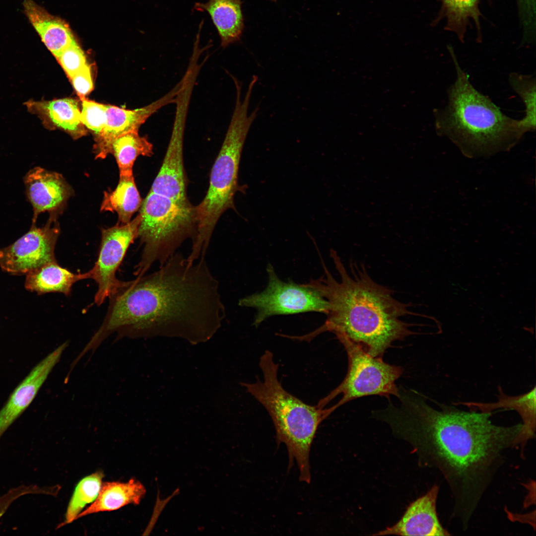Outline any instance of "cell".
Returning a JSON list of instances; mask_svg holds the SVG:
<instances>
[{
	"mask_svg": "<svg viewBox=\"0 0 536 536\" xmlns=\"http://www.w3.org/2000/svg\"><path fill=\"white\" fill-rule=\"evenodd\" d=\"M269 0V1H276V0Z\"/></svg>",
	"mask_w": 536,
	"mask_h": 536,
	"instance_id": "obj_33",
	"label": "cell"
},
{
	"mask_svg": "<svg viewBox=\"0 0 536 536\" xmlns=\"http://www.w3.org/2000/svg\"><path fill=\"white\" fill-rule=\"evenodd\" d=\"M103 477V472L98 471L83 477L78 482L68 503L65 521L60 526L76 520L84 507L95 500Z\"/></svg>",
	"mask_w": 536,
	"mask_h": 536,
	"instance_id": "obj_26",
	"label": "cell"
},
{
	"mask_svg": "<svg viewBox=\"0 0 536 536\" xmlns=\"http://www.w3.org/2000/svg\"><path fill=\"white\" fill-rule=\"evenodd\" d=\"M70 79L87 63L84 52L73 41L56 58Z\"/></svg>",
	"mask_w": 536,
	"mask_h": 536,
	"instance_id": "obj_29",
	"label": "cell"
},
{
	"mask_svg": "<svg viewBox=\"0 0 536 536\" xmlns=\"http://www.w3.org/2000/svg\"><path fill=\"white\" fill-rule=\"evenodd\" d=\"M509 83L524 103L525 116L522 119L523 125L528 132L536 129V79L532 75L512 73Z\"/></svg>",
	"mask_w": 536,
	"mask_h": 536,
	"instance_id": "obj_27",
	"label": "cell"
},
{
	"mask_svg": "<svg viewBox=\"0 0 536 536\" xmlns=\"http://www.w3.org/2000/svg\"><path fill=\"white\" fill-rule=\"evenodd\" d=\"M141 216L139 214L126 224L117 225L101 231V242L98 257L93 268L88 272L90 278L95 280L98 289L94 303L101 305L117 289L122 281L116 276L130 245L137 237Z\"/></svg>",
	"mask_w": 536,
	"mask_h": 536,
	"instance_id": "obj_12",
	"label": "cell"
},
{
	"mask_svg": "<svg viewBox=\"0 0 536 536\" xmlns=\"http://www.w3.org/2000/svg\"><path fill=\"white\" fill-rule=\"evenodd\" d=\"M70 79L80 97H84L93 88L90 67L88 64L76 72Z\"/></svg>",
	"mask_w": 536,
	"mask_h": 536,
	"instance_id": "obj_31",
	"label": "cell"
},
{
	"mask_svg": "<svg viewBox=\"0 0 536 536\" xmlns=\"http://www.w3.org/2000/svg\"><path fill=\"white\" fill-rule=\"evenodd\" d=\"M268 283L262 292L239 299L241 307L254 308L257 313L253 322L257 327L268 318L315 312L327 314L329 303L320 293L306 283L285 282L277 275L273 266L267 267Z\"/></svg>",
	"mask_w": 536,
	"mask_h": 536,
	"instance_id": "obj_9",
	"label": "cell"
},
{
	"mask_svg": "<svg viewBox=\"0 0 536 536\" xmlns=\"http://www.w3.org/2000/svg\"><path fill=\"white\" fill-rule=\"evenodd\" d=\"M44 492V487L36 484L21 485L11 488L0 496V519L18 498L27 494H42Z\"/></svg>",
	"mask_w": 536,
	"mask_h": 536,
	"instance_id": "obj_30",
	"label": "cell"
},
{
	"mask_svg": "<svg viewBox=\"0 0 536 536\" xmlns=\"http://www.w3.org/2000/svg\"><path fill=\"white\" fill-rule=\"evenodd\" d=\"M67 346L63 343L41 360L13 391L0 410V439L30 405Z\"/></svg>",
	"mask_w": 536,
	"mask_h": 536,
	"instance_id": "obj_15",
	"label": "cell"
},
{
	"mask_svg": "<svg viewBox=\"0 0 536 536\" xmlns=\"http://www.w3.org/2000/svg\"><path fill=\"white\" fill-rule=\"evenodd\" d=\"M141 202L133 175L120 176L116 189L104 193L100 210L116 212L119 222L126 224L140 208Z\"/></svg>",
	"mask_w": 536,
	"mask_h": 536,
	"instance_id": "obj_23",
	"label": "cell"
},
{
	"mask_svg": "<svg viewBox=\"0 0 536 536\" xmlns=\"http://www.w3.org/2000/svg\"><path fill=\"white\" fill-rule=\"evenodd\" d=\"M60 234L55 214L43 227L32 224L30 230L9 246L0 249V267L11 274H27L57 262L55 249Z\"/></svg>",
	"mask_w": 536,
	"mask_h": 536,
	"instance_id": "obj_11",
	"label": "cell"
},
{
	"mask_svg": "<svg viewBox=\"0 0 536 536\" xmlns=\"http://www.w3.org/2000/svg\"><path fill=\"white\" fill-rule=\"evenodd\" d=\"M397 397L398 405L390 401L374 417L413 445L422 465L440 471L453 497L452 517L467 530L506 453L516 448L522 423L500 426L491 420L492 412L442 403L436 409L421 394L401 387Z\"/></svg>",
	"mask_w": 536,
	"mask_h": 536,
	"instance_id": "obj_1",
	"label": "cell"
},
{
	"mask_svg": "<svg viewBox=\"0 0 536 536\" xmlns=\"http://www.w3.org/2000/svg\"><path fill=\"white\" fill-rule=\"evenodd\" d=\"M139 213L137 238L143 248L135 267L137 276L144 275L154 263L163 265L186 239L193 241L198 224L196 206L151 191L141 202Z\"/></svg>",
	"mask_w": 536,
	"mask_h": 536,
	"instance_id": "obj_7",
	"label": "cell"
},
{
	"mask_svg": "<svg viewBox=\"0 0 536 536\" xmlns=\"http://www.w3.org/2000/svg\"><path fill=\"white\" fill-rule=\"evenodd\" d=\"M23 5L28 20L56 58L74 41L66 24L49 15L32 0H23Z\"/></svg>",
	"mask_w": 536,
	"mask_h": 536,
	"instance_id": "obj_21",
	"label": "cell"
},
{
	"mask_svg": "<svg viewBox=\"0 0 536 536\" xmlns=\"http://www.w3.org/2000/svg\"><path fill=\"white\" fill-rule=\"evenodd\" d=\"M81 100L80 121L93 132L95 137L103 130L106 122V105L80 97Z\"/></svg>",
	"mask_w": 536,
	"mask_h": 536,
	"instance_id": "obj_28",
	"label": "cell"
},
{
	"mask_svg": "<svg viewBox=\"0 0 536 536\" xmlns=\"http://www.w3.org/2000/svg\"><path fill=\"white\" fill-rule=\"evenodd\" d=\"M263 380L242 385L266 409L273 422L276 441L284 444L289 456V467L295 460L301 481L310 483L309 455L311 445L321 423L333 412L331 407L308 404L285 390L277 376L278 365L272 353L267 350L260 357Z\"/></svg>",
	"mask_w": 536,
	"mask_h": 536,
	"instance_id": "obj_5",
	"label": "cell"
},
{
	"mask_svg": "<svg viewBox=\"0 0 536 536\" xmlns=\"http://www.w3.org/2000/svg\"><path fill=\"white\" fill-rule=\"evenodd\" d=\"M183 84L182 79L170 91L151 103L134 110H126L106 105V122L99 135L95 137L94 146L96 158H105L111 152L113 141L130 132H138L147 119L162 107L175 103Z\"/></svg>",
	"mask_w": 536,
	"mask_h": 536,
	"instance_id": "obj_13",
	"label": "cell"
},
{
	"mask_svg": "<svg viewBox=\"0 0 536 536\" xmlns=\"http://www.w3.org/2000/svg\"><path fill=\"white\" fill-rule=\"evenodd\" d=\"M339 341L347 354V373L339 386L318 402V407L324 408L340 394L342 398L333 406L335 410L348 402L364 396L379 395L388 399L391 395L397 397L399 388L396 381L402 373L401 366L387 363L382 357L372 356L361 346L348 340Z\"/></svg>",
	"mask_w": 536,
	"mask_h": 536,
	"instance_id": "obj_8",
	"label": "cell"
},
{
	"mask_svg": "<svg viewBox=\"0 0 536 536\" xmlns=\"http://www.w3.org/2000/svg\"><path fill=\"white\" fill-rule=\"evenodd\" d=\"M233 114L222 146L212 166L206 194L196 206L197 230L188 258L192 262L205 256L213 231L222 214L235 208L234 196L238 190L239 166L249 131L257 117L259 108L250 114L252 90L248 89L241 99V89H236Z\"/></svg>",
	"mask_w": 536,
	"mask_h": 536,
	"instance_id": "obj_6",
	"label": "cell"
},
{
	"mask_svg": "<svg viewBox=\"0 0 536 536\" xmlns=\"http://www.w3.org/2000/svg\"><path fill=\"white\" fill-rule=\"evenodd\" d=\"M28 105L52 127L63 130L72 138L78 139L86 134L85 126L80 121L77 100L63 98L31 102Z\"/></svg>",
	"mask_w": 536,
	"mask_h": 536,
	"instance_id": "obj_19",
	"label": "cell"
},
{
	"mask_svg": "<svg viewBox=\"0 0 536 536\" xmlns=\"http://www.w3.org/2000/svg\"><path fill=\"white\" fill-rule=\"evenodd\" d=\"M480 0H440V14L432 23L444 17L446 20L445 28L454 32L461 41H463L468 25L473 22L479 32L480 15L479 3Z\"/></svg>",
	"mask_w": 536,
	"mask_h": 536,
	"instance_id": "obj_24",
	"label": "cell"
},
{
	"mask_svg": "<svg viewBox=\"0 0 536 536\" xmlns=\"http://www.w3.org/2000/svg\"><path fill=\"white\" fill-rule=\"evenodd\" d=\"M330 256L339 280L333 277L321 258L324 275L306 283L328 302L326 321L309 334L288 337L309 341L330 332L339 340H348L372 356L382 357L394 341L413 334L409 325L400 319L409 313L407 306L396 300L389 289L375 282L360 268H352L349 274L335 250L330 251Z\"/></svg>",
	"mask_w": 536,
	"mask_h": 536,
	"instance_id": "obj_3",
	"label": "cell"
},
{
	"mask_svg": "<svg viewBox=\"0 0 536 536\" xmlns=\"http://www.w3.org/2000/svg\"><path fill=\"white\" fill-rule=\"evenodd\" d=\"M536 386L529 392L517 396H510L504 394L499 387L498 401L492 403L476 402H460L473 410L482 412H492L498 408L511 409L516 410L523 420V428L517 441V447L523 454L529 440L534 438L536 432Z\"/></svg>",
	"mask_w": 536,
	"mask_h": 536,
	"instance_id": "obj_17",
	"label": "cell"
},
{
	"mask_svg": "<svg viewBox=\"0 0 536 536\" xmlns=\"http://www.w3.org/2000/svg\"><path fill=\"white\" fill-rule=\"evenodd\" d=\"M145 492L144 486L135 479L126 482H105L95 500L81 511L76 520L90 514L116 510L130 504L137 505Z\"/></svg>",
	"mask_w": 536,
	"mask_h": 536,
	"instance_id": "obj_20",
	"label": "cell"
},
{
	"mask_svg": "<svg viewBox=\"0 0 536 536\" xmlns=\"http://www.w3.org/2000/svg\"><path fill=\"white\" fill-rule=\"evenodd\" d=\"M109 298L107 314L95 334L101 339L118 331L205 341L226 314L219 282L204 257L191 263L175 253L151 274L122 281Z\"/></svg>",
	"mask_w": 536,
	"mask_h": 536,
	"instance_id": "obj_2",
	"label": "cell"
},
{
	"mask_svg": "<svg viewBox=\"0 0 536 536\" xmlns=\"http://www.w3.org/2000/svg\"><path fill=\"white\" fill-rule=\"evenodd\" d=\"M243 0H208L196 2L194 9L210 16L225 48L239 41L244 29Z\"/></svg>",
	"mask_w": 536,
	"mask_h": 536,
	"instance_id": "obj_18",
	"label": "cell"
},
{
	"mask_svg": "<svg viewBox=\"0 0 536 536\" xmlns=\"http://www.w3.org/2000/svg\"><path fill=\"white\" fill-rule=\"evenodd\" d=\"M110 153L116 159L120 176L132 175L133 165L136 158L140 155L151 156L153 146L147 138L140 136L138 132H130L113 141Z\"/></svg>",
	"mask_w": 536,
	"mask_h": 536,
	"instance_id": "obj_25",
	"label": "cell"
},
{
	"mask_svg": "<svg viewBox=\"0 0 536 536\" xmlns=\"http://www.w3.org/2000/svg\"><path fill=\"white\" fill-rule=\"evenodd\" d=\"M439 487L434 485L423 496L412 502L394 526L375 536H449L440 524L436 511Z\"/></svg>",
	"mask_w": 536,
	"mask_h": 536,
	"instance_id": "obj_16",
	"label": "cell"
},
{
	"mask_svg": "<svg viewBox=\"0 0 536 536\" xmlns=\"http://www.w3.org/2000/svg\"><path fill=\"white\" fill-rule=\"evenodd\" d=\"M196 78L186 77L177 96L171 137L160 169L150 191L164 195L183 204H191L187 193L183 160L184 136L187 113Z\"/></svg>",
	"mask_w": 536,
	"mask_h": 536,
	"instance_id": "obj_10",
	"label": "cell"
},
{
	"mask_svg": "<svg viewBox=\"0 0 536 536\" xmlns=\"http://www.w3.org/2000/svg\"><path fill=\"white\" fill-rule=\"evenodd\" d=\"M518 0L519 1L524 2V1H528V0Z\"/></svg>",
	"mask_w": 536,
	"mask_h": 536,
	"instance_id": "obj_32",
	"label": "cell"
},
{
	"mask_svg": "<svg viewBox=\"0 0 536 536\" xmlns=\"http://www.w3.org/2000/svg\"><path fill=\"white\" fill-rule=\"evenodd\" d=\"M456 78L448 91V103L436 110L435 128L468 157L490 155L510 149L528 132L521 120L502 112L471 84L449 47Z\"/></svg>",
	"mask_w": 536,
	"mask_h": 536,
	"instance_id": "obj_4",
	"label": "cell"
},
{
	"mask_svg": "<svg viewBox=\"0 0 536 536\" xmlns=\"http://www.w3.org/2000/svg\"><path fill=\"white\" fill-rule=\"evenodd\" d=\"M27 198L31 204L35 224L38 215L46 211L56 214L72 193L71 187L59 173L34 167L24 178Z\"/></svg>",
	"mask_w": 536,
	"mask_h": 536,
	"instance_id": "obj_14",
	"label": "cell"
},
{
	"mask_svg": "<svg viewBox=\"0 0 536 536\" xmlns=\"http://www.w3.org/2000/svg\"><path fill=\"white\" fill-rule=\"evenodd\" d=\"M90 278L88 272L74 273L59 265L57 262L47 264L26 274L25 287L39 294L59 292L70 294L76 282Z\"/></svg>",
	"mask_w": 536,
	"mask_h": 536,
	"instance_id": "obj_22",
	"label": "cell"
}]
</instances>
